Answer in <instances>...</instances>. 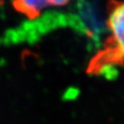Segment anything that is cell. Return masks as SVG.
I'll use <instances>...</instances> for the list:
<instances>
[{"label":"cell","mask_w":124,"mask_h":124,"mask_svg":"<svg viewBox=\"0 0 124 124\" xmlns=\"http://www.w3.org/2000/svg\"><path fill=\"white\" fill-rule=\"evenodd\" d=\"M69 11L46 12L40 18L22 23L8 31L5 41L10 43L34 42L40 37L57 28L70 27L80 34L92 40L96 46L100 45V38L107 31L93 6L86 0H76Z\"/></svg>","instance_id":"cell-1"},{"label":"cell","mask_w":124,"mask_h":124,"mask_svg":"<svg viewBox=\"0 0 124 124\" xmlns=\"http://www.w3.org/2000/svg\"><path fill=\"white\" fill-rule=\"evenodd\" d=\"M106 27L108 36L91 60L87 72L109 78L115 76L117 67L124 68V1H109Z\"/></svg>","instance_id":"cell-2"},{"label":"cell","mask_w":124,"mask_h":124,"mask_svg":"<svg viewBox=\"0 0 124 124\" xmlns=\"http://www.w3.org/2000/svg\"><path fill=\"white\" fill-rule=\"evenodd\" d=\"M72 0H13V8L18 13L27 17L28 20L40 18L49 8L63 7Z\"/></svg>","instance_id":"cell-3"}]
</instances>
